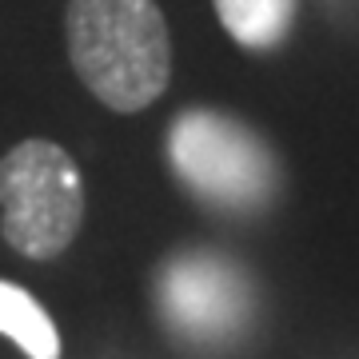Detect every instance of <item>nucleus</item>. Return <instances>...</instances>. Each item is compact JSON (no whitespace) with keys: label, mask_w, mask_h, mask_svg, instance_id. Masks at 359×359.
<instances>
[{"label":"nucleus","mask_w":359,"mask_h":359,"mask_svg":"<svg viewBox=\"0 0 359 359\" xmlns=\"http://www.w3.org/2000/svg\"><path fill=\"white\" fill-rule=\"evenodd\" d=\"M68 60L112 112H140L168 88L172 40L152 0H68Z\"/></svg>","instance_id":"obj_1"},{"label":"nucleus","mask_w":359,"mask_h":359,"mask_svg":"<svg viewBox=\"0 0 359 359\" xmlns=\"http://www.w3.org/2000/svg\"><path fill=\"white\" fill-rule=\"evenodd\" d=\"M84 224V180L52 140H20L0 160V231L28 259H56Z\"/></svg>","instance_id":"obj_2"},{"label":"nucleus","mask_w":359,"mask_h":359,"mask_svg":"<svg viewBox=\"0 0 359 359\" xmlns=\"http://www.w3.org/2000/svg\"><path fill=\"white\" fill-rule=\"evenodd\" d=\"M168 160L188 192L219 208H256L280 184L268 144L228 112H180L168 128Z\"/></svg>","instance_id":"obj_3"},{"label":"nucleus","mask_w":359,"mask_h":359,"mask_svg":"<svg viewBox=\"0 0 359 359\" xmlns=\"http://www.w3.org/2000/svg\"><path fill=\"white\" fill-rule=\"evenodd\" d=\"M164 304L180 323L188 327H224L231 320V280L219 264L208 259H184L180 268L168 271L164 280Z\"/></svg>","instance_id":"obj_4"},{"label":"nucleus","mask_w":359,"mask_h":359,"mask_svg":"<svg viewBox=\"0 0 359 359\" xmlns=\"http://www.w3.org/2000/svg\"><path fill=\"white\" fill-rule=\"evenodd\" d=\"M0 335L13 339L28 359H60L65 351L60 332L44 311V304L8 280H0Z\"/></svg>","instance_id":"obj_5"},{"label":"nucleus","mask_w":359,"mask_h":359,"mask_svg":"<svg viewBox=\"0 0 359 359\" xmlns=\"http://www.w3.org/2000/svg\"><path fill=\"white\" fill-rule=\"evenodd\" d=\"M219 25L236 44L252 52H271L287 40L295 20V0H212Z\"/></svg>","instance_id":"obj_6"}]
</instances>
